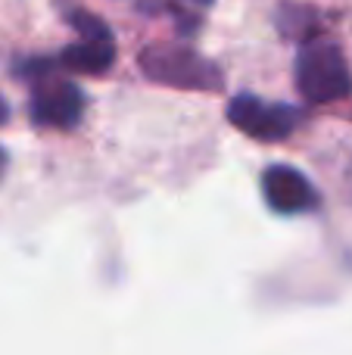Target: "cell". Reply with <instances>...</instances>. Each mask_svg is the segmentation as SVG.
<instances>
[{
    "label": "cell",
    "mask_w": 352,
    "mask_h": 355,
    "mask_svg": "<svg viewBox=\"0 0 352 355\" xmlns=\"http://www.w3.org/2000/svg\"><path fill=\"white\" fill-rule=\"evenodd\" d=\"M137 66L153 85L178 87V91H218L222 87V72L215 62L187 47H175V44L143 47Z\"/></svg>",
    "instance_id": "cell-1"
},
{
    "label": "cell",
    "mask_w": 352,
    "mask_h": 355,
    "mask_svg": "<svg viewBox=\"0 0 352 355\" xmlns=\"http://www.w3.org/2000/svg\"><path fill=\"white\" fill-rule=\"evenodd\" d=\"M297 87L306 103H337L352 94V72L340 47L312 41L297 56Z\"/></svg>",
    "instance_id": "cell-2"
},
{
    "label": "cell",
    "mask_w": 352,
    "mask_h": 355,
    "mask_svg": "<svg viewBox=\"0 0 352 355\" xmlns=\"http://www.w3.org/2000/svg\"><path fill=\"white\" fill-rule=\"evenodd\" d=\"M25 75L31 81V119L41 128H75L85 116V94L75 81L60 78L47 62H28Z\"/></svg>",
    "instance_id": "cell-3"
},
{
    "label": "cell",
    "mask_w": 352,
    "mask_h": 355,
    "mask_svg": "<svg viewBox=\"0 0 352 355\" xmlns=\"http://www.w3.org/2000/svg\"><path fill=\"white\" fill-rule=\"evenodd\" d=\"M228 122L256 141H284L297 131L299 110L287 103H268V100L249 97V94H237L228 103Z\"/></svg>",
    "instance_id": "cell-4"
},
{
    "label": "cell",
    "mask_w": 352,
    "mask_h": 355,
    "mask_svg": "<svg viewBox=\"0 0 352 355\" xmlns=\"http://www.w3.org/2000/svg\"><path fill=\"white\" fill-rule=\"evenodd\" d=\"M262 196L281 215H299L318 209V190L293 166H268L262 172Z\"/></svg>",
    "instance_id": "cell-5"
},
{
    "label": "cell",
    "mask_w": 352,
    "mask_h": 355,
    "mask_svg": "<svg viewBox=\"0 0 352 355\" xmlns=\"http://www.w3.org/2000/svg\"><path fill=\"white\" fill-rule=\"evenodd\" d=\"M60 62L75 75H103L116 62V44L112 35L81 37L78 44H69L60 53Z\"/></svg>",
    "instance_id": "cell-6"
},
{
    "label": "cell",
    "mask_w": 352,
    "mask_h": 355,
    "mask_svg": "<svg viewBox=\"0 0 352 355\" xmlns=\"http://www.w3.org/2000/svg\"><path fill=\"white\" fill-rule=\"evenodd\" d=\"M66 19H69V22H72V28H78V31H81V37L109 35V28H106V22H103V19L91 16V12H85V10H69V12H66Z\"/></svg>",
    "instance_id": "cell-7"
},
{
    "label": "cell",
    "mask_w": 352,
    "mask_h": 355,
    "mask_svg": "<svg viewBox=\"0 0 352 355\" xmlns=\"http://www.w3.org/2000/svg\"><path fill=\"white\" fill-rule=\"evenodd\" d=\"M6 122H10V103L0 97V125H6Z\"/></svg>",
    "instance_id": "cell-8"
},
{
    "label": "cell",
    "mask_w": 352,
    "mask_h": 355,
    "mask_svg": "<svg viewBox=\"0 0 352 355\" xmlns=\"http://www.w3.org/2000/svg\"><path fill=\"white\" fill-rule=\"evenodd\" d=\"M6 168H10V156H6V150L0 147V178L6 175Z\"/></svg>",
    "instance_id": "cell-9"
},
{
    "label": "cell",
    "mask_w": 352,
    "mask_h": 355,
    "mask_svg": "<svg viewBox=\"0 0 352 355\" xmlns=\"http://www.w3.org/2000/svg\"><path fill=\"white\" fill-rule=\"evenodd\" d=\"M200 3H209V0H200Z\"/></svg>",
    "instance_id": "cell-10"
}]
</instances>
